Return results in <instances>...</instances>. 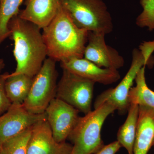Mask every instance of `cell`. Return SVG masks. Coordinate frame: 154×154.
<instances>
[{
  "mask_svg": "<svg viewBox=\"0 0 154 154\" xmlns=\"http://www.w3.org/2000/svg\"><path fill=\"white\" fill-rule=\"evenodd\" d=\"M9 28L17 62L16 69L11 74H24L34 78L48 57L41 28L18 15L11 19Z\"/></svg>",
  "mask_w": 154,
  "mask_h": 154,
  "instance_id": "1",
  "label": "cell"
},
{
  "mask_svg": "<svg viewBox=\"0 0 154 154\" xmlns=\"http://www.w3.org/2000/svg\"><path fill=\"white\" fill-rule=\"evenodd\" d=\"M42 30L48 57L56 62L84 57L88 31L79 28L61 5L55 17Z\"/></svg>",
  "mask_w": 154,
  "mask_h": 154,
  "instance_id": "2",
  "label": "cell"
},
{
  "mask_svg": "<svg viewBox=\"0 0 154 154\" xmlns=\"http://www.w3.org/2000/svg\"><path fill=\"white\" fill-rule=\"evenodd\" d=\"M116 110L106 103L80 117L68 138L72 142L71 154H94L104 145L101 130L107 117Z\"/></svg>",
  "mask_w": 154,
  "mask_h": 154,
  "instance_id": "3",
  "label": "cell"
},
{
  "mask_svg": "<svg viewBox=\"0 0 154 154\" xmlns=\"http://www.w3.org/2000/svg\"><path fill=\"white\" fill-rule=\"evenodd\" d=\"M61 6L81 29L104 33L112 32V17L103 0H60Z\"/></svg>",
  "mask_w": 154,
  "mask_h": 154,
  "instance_id": "4",
  "label": "cell"
},
{
  "mask_svg": "<svg viewBox=\"0 0 154 154\" xmlns=\"http://www.w3.org/2000/svg\"><path fill=\"white\" fill-rule=\"evenodd\" d=\"M56 63L55 61L47 58L33 78L28 97L22 104L30 113H45L50 102L55 98L58 78Z\"/></svg>",
  "mask_w": 154,
  "mask_h": 154,
  "instance_id": "5",
  "label": "cell"
},
{
  "mask_svg": "<svg viewBox=\"0 0 154 154\" xmlns=\"http://www.w3.org/2000/svg\"><path fill=\"white\" fill-rule=\"evenodd\" d=\"M57 83L55 98L85 114L92 111L95 83L65 69Z\"/></svg>",
  "mask_w": 154,
  "mask_h": 154,
  "instance_id": "6",
  "label": "cell"
},
{
  "mask_svg": "<svg viewBox=\"0 0 154 154\" xmlns=\"http://www.w3.org/2000/svg\"><path fill=\"white\" fill-rule=\"evenodd\" d=\"M149 64L140 51L134 48L132 51L131 64L126 74L116 87L106 90L97 97L94 102V109L108 103L113 105L119 113H125L130 106L128 94L138 72L144 66H147L149 67Z\"/></svg>",
  "mask_w": 154,
  "mask_h": 154,
  "instance_id": "7",
  "label": "cell"
},
{
  "mask_svg": "<svg viewBox=\"0 0 154 154\" xmlns=\"http://www.w3.org/2000/svg\"><path fill=\"white\" fill-rule=\"evenodd\" d=\"M54 139L65 142L79 121V111L66 102L54 98L45 111Z\"/></svg>",
  "mask_w": 154,
  "mask_h": 154,
  "instance_id": "8",
  "label": "cell"
},
{
  "mask_svg": "<svg viewBox=\"0 0 154 154\" xmlns=\"http://www.w3.org/2000/svg\"><path fill=\"white\" fill-rule=\"evenodd\" d=\"M46 117L45 112L34 114L28 111L22 104H12L8 110L0 116V145Z\"/></svg>",
  "mask_w": 154,
  "mask_h": 154,
  "instance_id": "9",
  "label": "cell"
},
{
  "mask_svg": "<svg viewBox=\"0 0 154 154\" xmlns=\"http://www.w3.org/2000/svg\"><path fill=\"white\" fill-rule=\"evenodd\" d=\"M105 36L104 33L88 31L84 58L100 67L118 70L124 66V58L106 44Z\"/></svg>",
  "mask_w": 154,
  "mask_h": 154,
  "instance_id": "10",
  "label": "cell"
},
{
  "mask_svg": "<svg viewBox=\"0 0 154 154\" xmlns=\"http://www.w3.org/2000/svg\"><path fill=\"white\" fill-rule=\"evenodd\" d=\"M72 149L71 144L55 140L46 117L32 128L27 154H71Z\"/></svg>",
  "mask_w": 154,
  "mask_h": 154,
  "instance_id": "11",
  "label": "cell"
},
{
  "mask_svg": "<svg viewBox=\"0 0 154 154\" xmlns=\"http://www.w3.org/2000/svg\"><path fill=\"white\" fill-rule=\"evenodd\" d=\"M60 63L63 69L95 83L111 85L118 82L121 78L118 70L100 67L84 57L71 59Z\"/></svg>",
  "mask_w": 154,
  "mask_h": 154,
  "instance_id": "12",
  "label": "cell"
},
{
  "mask_svg": "<svg viewBox=\"0 0 154 154\" xmlns=\"http://www.w3.org/2000/svg\"><path fill=\"white\" fill-rule=\"evenodd\" d=\"M25 5L18 16L42 29L57 14L60 0H25Z\"/></svg>",
  "mask_w": 154,
  "mask_h": 154,
  "instance_id": "13",
  "label": "cell"
},
{
  "mask_svg": "<svg viewBox=\"0 0 154 154\" xmlns=\"http://www.w3.org/2000/svg\"><path fill=\"white\" fill-rule=\"evenodd\" d=\"M139 107L134 154H147L154 141V108Z\"/></svg>",
  "mask_w": 154,
  "mask_h": 154,
  "instance_id": "14",
  "label": "cell"
},
{
  "mask_svg": "<svg viewBox=\"0 0 154 154\" xmlns=\"http://www.w3.org/2000/svg\"><path fill=\"white\" fill-rule=\"evenodd\" d=\"M5 84L6 94L12 104H22L28 97L33 78L24 74L7 73Z\"/></svg>",
  "mask_w": 154,
  "mask_h": 154,
  "instance_id": "15",
  "label": "cell"
},
{
  "mask_svg": "<svg viewBox=\"0 0 154 154\" xmlns=\"http://www.w3.org/2000/svg\"><path fill=\"white\" fill-rule=\"evenodd\" d=\"M139 107L135 104H130L126 120L119 128L117 134V140L128 154H134V148Z\"/></svg>",
  "mask_w": 154,
  "mask_h": 154,
  "instance_id": "16",
  "label": "cell"
},
{
  "mask_svg": "<svg viewBox=\"0 0 154 154\" xmlns=\"http://www.w3.org/2000/svg\"><path fill=\"white\" fill-rule=\"evenodd\" d=\"M146 66L143 67L138 72L135 79L136 85L131 89L128 94V102L129 105L135 104L154 108V92L146 82Z\"/></svg>",
  "mask_w": 154,
  "mask_h": 154,
  "instance_id": "17",
  "label": "cell"
},
{
  "mask_svg": "<svg viewBox=\"0 0 154 154\" xmlns=\"http://www.w3.org/2000/svg\"><path fill=\"white\" fill-rule=\"evenodd\" d=\"M24 0H0V45L11 36L9 25L11 19L19 14V7Z\"/></svg>",
  "mask_w": 154,
  "mask_h": 154,
  "instance_id": "18",
  "label": "cell"
},
{
  "mask_svg": "<svg viewBox=\"0 0 154 154\" xmlns=\"http://www.w3.org/2000/svg\"><path fill=\"white\" fill-rule=\"evenodd\" d=\"M33 127L1 144L0 154H27L28 142Z\"/></svg>",
  "mask_w": 154,
  "mask_h": 154,
  "instance_id": "19",
  "label": "cell"
},
{
  "mask_svg": "<svg viewBox=\"0 0 154 154\" xmlns=\"http://www.w3.org/2000/svg\"><path fill=\"white\" fill-rule=\"evenodd\" d=\"M143 11L136 19V24L140 28L154 30V0H140Z\"/></svg>",
  "mask_w": 154,
  "mask_h": 154,
  "instance_id": "20",
  "label": "cell"
},
{
  "mask_svg": "<svg viewBox=\"0 0 154 154\" xmlns=\"http://www.w3.org/2000/svg\"><path fill=\"white\" fill-rule=\"evenodd\" d=\"M6 75L7 73L3 74L0 73V116L5 113L12 105L7 96L5 88Z\"/></svg>",
  "mask_w": 154,
  "mask_h": 154,
  "instance_id": "21",
  "label": "cell"
},
{
  "mask_svg": "<svg viewBox=\"0 0 154 154\" xmlns=\"http://www.w3.org/2000/svg\"><path fill=\"white\" fill-rule=\"evenodd\" d=\"M139 50L149 63L150 68L154 65V57L152 54L154 51V41H144L140 45Z\"/></svg>",
  "mask_w": 154,
  "mask_h": 154,
  "instance_id": "22",
  "label": "cell"
},
{
  "mask_svg": "<svg viewBox=\"0 0 154 154\" xmlns=\"http://www.w3.org/2000/svg\"><path fill=\"white\" fill-rule=\"evenodd\" d=\"M122 146L117 140L105 145L94 154H116L119 151Z\"/></svg>",
  "mask_w": 154,
  "mask_h": 154,
  "instance_id": "23",
  "label": "cell"
},
{
  "mask_svg": "<svg viewBox=\"0 0 154 154\" xmlns=\"http://www.w3.org/2000/svg\"><path fill=\"white\" fill-rule=\"evenodd\" d=\"M5 66V61L3 59H0V72Z\"/></svg>",
  "mask_w": 154,
  "mask_h": 154,
  "instance_id": "24",
  "label": "cell"
},
{
  "mask_svg": "<svg viewBox=\"0 0 154 154\" xmlns=\"http://www.w3.org/2000/svg\"><path fill=\"white\" fill-rule=\"evenodd\" d=\"M153 146H154V141L153 144Z\"/></svg>",
  "mask_w": 154,
  "mask_h": 154,
  "instance_id": "25",
  "label": "cell"
}]
</instances>
